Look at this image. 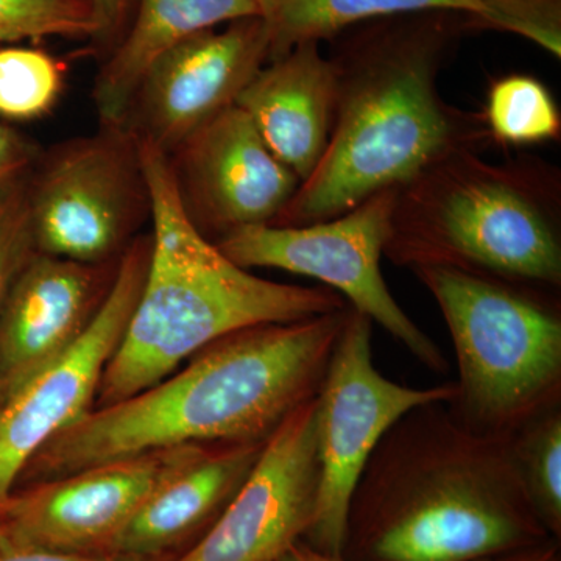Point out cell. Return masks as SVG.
I'll use <instances>...</instances> for the list:
<instances>
[{"instance_id":"cell-27","label":"cell","mask_w":561,"mask_h":561,"mask_svg":"<svg viewBox=\"0 0 561 561\" xmlns=\"http://www.w3.org/2000/svg\"><path fill=\"white\" fill-rule=\"evenodd\" d=\"M472 561H561L560 541L556 538H549L540 545Z\"/></svg>"},{"instance_id":"cell-11","label":"cell","mask_w":561,"mask_h":561,"mask_svg":"<svg viewBox=\"0 0 561 561\" xmlns=\"http://www.w3.org/2000/svg\"><path fill=\"white\" fill-rule=\"evenodd\" d=\"M150 251V234L138 236L122 254L113 287L90 327L7 398L0 412V504L35 454L95 408L103 373L138 305Z\"/></svg>"},{"instance_id":"cell-14","label":"cell","mask_w":561,"mask_h":561,"mask_svg":"<svg viewBox=\"0 0 561 561\" xmlns=\"http://www.w3.org/2000/svg\"><path fill=\"white\" fill-rule=\"evenodd\" d=\"M168 158L184 213L214 243L272 224L301 184L238 105L205 122Z\"/></svg>"},{"instance_id":"cell-30","label":"cell","mask_w":561,"mask_h":561,"mask_svg":"<svg viewBox=\"0 0 561 561\" xmlns=\"http://www.w3.org/2000/svg\"><path fill=\"white\" fill-rule=\"evenodd\" d=\"M7 398H9V393H7L5 387H3L2 381H0V412H2Z\"/></svg>"},{"instance_id":"cell-17","label":"cell","mask_w":561,"mask_h":561,"mask_svg":"<svg viewBox=\"0 0 561 561\" xmlns=\"http://www.w3.org/2000/svg\"><path fill=\"white\" fill-rule=\"evenodd\" d=\"M265 443H210L140 505L111 559L172 561L205 537L247 481Z\"/></svg>"},{"instance_id":"cell-9","label":"cell","mask_w":561,"mask_h":561,"mask_svg":"<svg viewBox=\"0 0 561 561\" xmlns=\"http://www.w3.org/2000/svg\"><path fill=\"white\" fill-rule=\"evenodd\" d=\"M373 321L350 309L317 394L320 493L305 540L341 556L354 486L382 435L412 409L449 402L456 383L415 389L390 381L373 364Z\"/></svg>"},{"instance_id":"cell-26","label":"cell","mask_w":561,"mask_h":561,"mask_svg":"<svg viewBox=\"0 0 561 561\" xmlns=\"http://www.w3.org/2000/svg\"><path fill=\"white\" fill-rule=\"evenodd\" d=\"M133 0H92L95 16L99 22V33L95 38L110 39L124 27Z\"/></svg>"},{"instance_id":"cell-29","label":"cell","mask_w":561,"mask_h":561,"mask_svg":"<svg viewBox=\"0 0 561 561\" xmlns=\"http://www.w3.org/2000/svg\"><path fill=\"white\" fill-rule=\"evenodd\" d=\"M276 561H345L342 556H331V553L320 552L309 546L306 541H298L287 549Z\"/></svg>"},{"instance_id":"cell-2","label":"cell","mask_w":561,"mask_h":561,"mask_svg":"<svg viewBox=\"0 0 561 561\" xmlns=\"http://www.w3.org/2000/svg\"><path fill=\"white\" fill-rule=\"evenodd\" d=\"M351 306L209 343L149 389L92 409L44 445L16 486L157 449L265 443L319 394Z\"/></svg>"},{"instance_id":"cell-6","label":"cell","mask_w":561,"mask_h":561,"mask_svg":"<svg viewBox=\"0 0 561 561\" xmlns=\"http://www.w3.org/2000/svg\"><path fill=\"white\" fill-rule=\"evenodd\" d=\"M446 321L459 381L446 402L481 437L508 440L561 408L559 291L449 268L412 271Z\"/></svg>"},{"instance_id":"cell-16","label":"cell","mask_w":561,"mask_h":561,"mask_svg":"<svg viewBox=\"0 0 561 561\" xmlns=\"http://www.w3.org/2000/svg\"><path fill=\"white\" fill-rule=\"evenodd\" d=\"M275 60L305 41L332 39L379 18L454 13L474 31L512 33L561 57V0H256Z\"/></svg>"},{"instance_id":"cell-12","label":"cell","mask_w":561,"mask_h":561,"mask_svg":"<svg viewBox=\"0 0 561 561\" xmlns=\"http://www.w3.org/2000/svg\"><path fill=\"white\" fill-rule=\"evenodd\" d=\"M268 58L271 36L261 18L197 33L147 69L122 127L169 157L191 133L236 105Z\"/></svg>"},{"instance_id":"cell-23","label":"cell","mask_w":561,"mask_h":561,"mask_svg":"<svg viewBox=\"0 0 561 561\" xmlns=\"http://www.w3.org/2000/svg\"><path fill=\"white\" fill-rule=\"evenodd\" d=\"M92 0H0V43L24 39L95 38Z\"/></svg>"},{"instance_id":"cell-18","label":"cell","mask_w":561,"mask_h":561,"mask_svg":"<svg viewBox=\"0 0 561 561\" xmlns=\"http://www.w3.org/2000/svg\"><path fill=\"white\" fill-rule=\"evenodd\" d=\"M319 44L305 41L268 61L236 101L301 183L327 150L334 110V66Z\"/></svg>"},{"instance_id":"cell-8","label":"cell","mask_w":561,"mask_h":561,"mask_svg":"<svg viewBox=\"0 0 561 561\" xmlns=\"http://www.w3.org/2000/svg\"><path fill=\"white\" fill-rule=\"evenodd\" d=\"M398 187L383 190L356 208L301 227L251 225L216 242L228 260L247 268H278L319 279L354 311L381 324L420 364L445 375L449 362L430 335L398 305L381 272Z\"/></svg>"},{"instance_id":"cell-1","label":"cell","mask_w":561,"mask_h":561,"mask_svg":"<svg viewBox=\"0 0 561 561\" xmlns=\"http://www.w3.org/2000/svg\"><path fill=\"white\" fill-rule=\"evenodd\" d=\"M330 60L335 94L327 150L272 224L334 219L400 187L454 151H485L493 140L482 111L442 98L438 76L472 25L454 13L360 22Z\"/></svg>"},{"instance_id":"cell-32","label":"cell","mask_w":561,"mask_h":561,"mask_svg":"<svg viewBox=\"0 0 561 561\" xmlns=\"http://www.w3.org/2000/svg\"><path fill=\"white\" fill-rule=\"evenodd\" d=\"M7 195V194H5Z\"/></svg>"},{"instance_id":"cell-21","label":"cell","mask_w":561,"mask_h":561,"mask_svg":"<svg viewBox=\"0 0 561 561\" xmlns=\"http://www.w3.org/2000/svg\"><path fill=\"white\" fill-rule=\"evenodd\" d=\"M508 445L538 518L561 541V408L531 420Z\"/></svg>"},{"instance_id":"cell-28","label":"cell","mask_w":561,"mask_h":561,"mask_svg":"<svg viewBox=\"0 0 561 561\" xmlns=\"http://www.w3.org/2000/svg\"><path fill=\"white\" fill-rule=\"evenodd\" d=\"M0 561H128L119 559H99V557L62 556L49 552H10L2 553Z\"/></svg>"},{"instance_id":"cell-13","label":"cell","mask_w":561,"mask_h":561,"mask_svg":"<svg viewBox=\"0 0 561 561\" xmlns=\"http://www.w3.org/2000/svg\"><path fill=\"white\" fill-rule=\"evenodd\" d=\"M317 397L290 413L208 534L172 561H276L305 540L320 493Z\"/></svg>"},{"instance_id":"cell-3","label":"cell","mask_w":561,"mask_h":561,"mask_svg":"<svg viewBox=\"0 0 561 561\" xmlns=\"http://www.w3.org/2000/svg\"><path fill=\"white\" fill-rule=\"evenodd\" d=\"M552 538L508 440L481 437L446 402L402 415L351 494L345 561H472Z\"/></svg>"},{"instance_id":"cell-19","label":"cell","mask_w":561,"mask_h":561,"mask_svg":"<svg viewBox=\"0 0 561 561\" xmlns=\"http://www.w3.org/2000/svg\"><path fill=\"white\" fill-rule=\"evenodd\" d=\"M260 18L256 0H139L135 20L94 83L102 125H122L144 73L172 47L220 24Z\"/></svg>"},{"instance_id":"cell-10","label":"cell","mask_w":561,"mask_h":561,"mask_svg":"<svg viewBox=\"0 0 561 561\" xmlns=\"http://www.w3.org/2000/svg\"><path fill=\"white\" fill-rule=\"evenodd\" d=\"M205 446L157 449L14 489L0 504L2 553L111 559L140 505Z\"/></svg>"},{"instance_id":"cell-15","label":"cell","mask_w":561,"mask_h":561,"mask_svg":"<svg viewBox=\"0 0 561 561\" xmlns=\"http://www.w3.org/2000/svg\"><path fill=\"white\" fill-rule=\"evenodd\" d=\"M119 261L83 264L33 256L0 311V381L7 393L61 356L90 327Z\"/></svg>"},{"instance_id":"cell-31","label":"cell","mask_w":561,"mask_h":561,"mask_svg":"<svg viewBox=\"0 0 561 561\" xmlns=\"http://www.w3.org/2000/svg\"><path fill=\"white\" fill-rule=\"evenodd\" d=\"M0 556H2V548H0Z\"/></svg>"},{"instance_id":"cell-25","label":"cell","mask_w":561,"mask_h":561,"mask_svg":"<svg viewBox=\"0 0 561 561\" xmlns=\"http://www.w3.org/2000/svg\"><path fill=\"white\" fill-rule=\"evenodd\" d=\"M38 161V150L16 131L0 125V198L22 183Z\"/></svg>"},{"instance_id":"cell-4","label":"cell","mask_w":561,"mask_h":561,"mask_svg":"<svg viewBox=\"0 0 561 561\" xmlns=\"http://www.w3.org/2000/svg\"><path fill=\"white\" fill-rule=\"evenodd\" d=\"M138 144L153 224L150 262L130 323L103 373L95 408L149 389L231 332L350 306L330 287L275 283L228 260L184 213L169 158Z\"/></svg>"},{"instance_id":"cell-22","label":"cell","mask_w":561,"mask_h":561,"mask_svg":"<svg viewBox=\"0 0 561 561\" xmlns=\"http://www.w3.org/2000/svg\"><path fill=\"white\" fill-rule=\"evenodd\" d=\"M65 87V69L43 50L0 49V114L16 121L43 117Z\"/></svg>"},{"instance_id":"cell-24","label":"cell","mask_w":561,"mask_h":561,"mask_svg":"<svg viewBox=\"0 0 561 561\" xmlns=\"http://www.w3.org/2000/svg\"><path fill=\"white\" fill-rule=\"evenodd\" d=\"M27 179L0 198V311L22 271L38 254L28 208Z\"/></svg>"},{"instance_id":"cell-5","label":"cell","mask_w":561,"mask_h":561,"mask_svg":"<svg viewBox=\"0 0 561 561\" xmlns=\"http://www.w3.org/2000/svg\"><path fill=\"white\" fill-rule=\"evenodd\" d=\"M383 256L560 291V171L454 151L398 187Z\"/></svg>"},{"instance_id":"cell-7","label":"cell","mask_w":561,"mask_h":561,"mask_svg":"<svg viewBox=\"0 0 561 561\" xmlns=\"http://www.w3.org/2000/svg\"><path fill=\"white\" fill-rule=\"evenodd\" d=\"M27 179L38 253L83 264L121 260L149 219L139 144L122 125L61 142Z\"/></svg>"},{"instance_id":"cell-20","label":"cell","mask_w":561,"mask_h":561,"mask_svg":"<svg viewBox=\"0 0 561 561\" xmlns=\"http://www.w3.org/2000/svg\"><path fill=\"white\" fill-rule=\"evenodd\" d=\"M483 121L493 144L531 146L560 139L561 114L540 80L513 73L491 83Z\"/></svg>"}]
</instances>
